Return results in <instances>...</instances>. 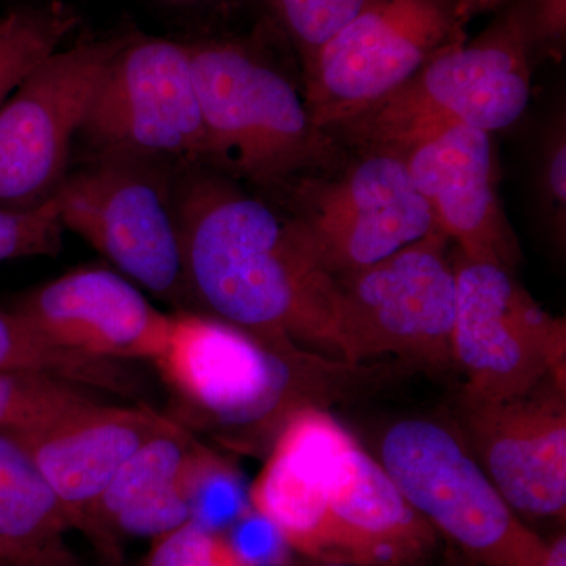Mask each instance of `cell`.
<instances>
[{
    "label": "cell",
    "instance_id": "1",
    "mask_svg": "<svg viewBox=\"0 0 566 566\" xmlns=\"http://www.w3.org/2000/svg\"><path fill=\"white\" fill-rule=\"evenodd\" d=\"M193 311L337 356L334 281L275 202L207 166L177 175Z\"/></svg>",
    "mask_w": 566,
    "mask_h": 566
},
{
    "label": "cell",
    "instance_id": "2",
    "mask_svg": "<svg viewBox=\"0 0 566 566\" xmlns=\"http://www.w3.org/2000/svg\"><path fill=\"white\" fill-rule=\"evenodd\" d=\"M153 365L172 398V419L241 446L273 444L301 409H324L382 378L368 365L200 312H174L169 342Z\"/></svg>",
    "mask_w": 566,
    "mask_h": 566
},
{
    "label": "cell",
    "instance_id": "3",
    "mask_svg": "<svg viewBox=\"0 0 566 566\" xmlns=\"http://www.w3.org/2000/svg\"><path fill=\"white\" fill-rule=\"evenodd\" d=\"M188 48L208 167L270 192L348 156L315 125L304 87L259 35L208 36Z\"/></svg>",
    "mask_w": 566,
    "mask_h": 566
},
{
    "label": "cell",
    "instance_id": "4",
    "mask_svg": "<svg viewBox=\"0 0 566 566\" xmlns=\"http://www.w3.org/2000/svg\"><path fill=\"white\" fill-rule=\"evenodd\" d=\"M536 54L526 18L509 2L474 40L442 51L398 91L331 134L353 150L400 147L444 125L502 132L526 114Z\"/></svg>",
    "mask_w": 566,
    "mask_h": 566
},
{
    "label": "cell",
    "instance_id": "5",
    "mask_svg": "<svg viewBox=\"0 0 566 566\" xmlns=\"http://www.w3.org/2000/svg\"><path fill=\"white\" fill-rule=\"evenodd\" d=\"M270 193L331 277L374 266L436 230L400 148H353L337 166L300 175Z\"/></svg>",
    "mask_w": 566,
    "mask_h": 566
},
{
    "label": "cell",
    "instance_id": "6",
    "mask_svg": "<svg viewBox=\"0 0 566 566\" xmlns=\"http://www.w3.org/2000/svg\"><path fill=\"white\" fill-rule=\"evenodd\" d=\"M139 159L87 158L54 199L63 230L102 253L112 270L174 312H196L188 281L177 175Z\"/></svg>",
    "mask_w": 566,
    "mask_h": 566
},
{
    "label": "cell",
    "instance_id": "7",
    "mask_svg": "<svg viewBox=\"0 0 566 566\" xmlns=\"http://www.w3.org/2000/svg\"><path fill=\"white\" fill-rule=\"evenodd\" d=\"M379 463L438 535L482 566H542L546 539L513 512L464 439L427 419L394 423Z\"/></svg>",
    "mask_w": 566,
    "mask_h": 566
},
{
    "label": "cell",
    "instance_id": "8",
    "mask_svg": "<svg viewBox=\"0 0 566 566\" xmlns=\"http://www.w3.org/2000/svg\"><path fill=\"white\" fill-rule=\"evenodd\" d=\"M449 244L434 230L374 266L333 277L338 359L395 356L431 370L452 367L457 277Z\"/></svg>",
    "mask_w": 566,
    "mask_h": 566
},
{
    "label": "cell",
    "instance_id": "9",
    "mask_svg": "<svg viewBox=\"0 0 566 566\" xmlns=\"http://www.w3.org/2000/svg\"><path fill=\"white\" fill-rule=\"evenodd\" d=\"M77 139L87 158L139 159L174 170L208 167L188 41L123 36Z\"/></svg>",
    "mask_w": 566,
    "mask_h": 566
},
{
    "label": "cell",
    "instance_id": "10",
    "mask_svg": "<svg viewBox=\"0 0 566 566\" xmlns=\"http://www.w3.org/2000/svg\"><path fill=\"white\" fill-rule=\"evenodd\" d=\"M465 25L450 0H370L301 74L315 125L331 134L381 102L468 40Z\"/></svg>",
    "mask_w": 566,
    "mask_h": 566
},
{
    "label": "cell",
    "instance_id": "11",
    "mask_svg": "<svg viewBox=\"0 0 566 566\" xmlns=\"http://www.w3.org/2000/svg\"><path fill=\"white\" fill-rule=\"evenodd\" d=\"M457 277L453 365L463 392L486 400L516 397L547 378L566 385V327L539 307L499 264L453 253Z\"/></svg>",
    "mask_w": 566,
    "mask_h": 566
},
{
    "label": "cell",
    "instance_id": "12",
    "mask_svg": "<svg viewBox=\"0 0 566 566\" xmlns=\"http://www.w3.org/2000/svg\"><path fill=\"white\" fill-rule=\"evenodd\" d=\"M122 41L82 40L52 52L0 104V208L31 210L59 191L93 95Z\"/></svg>",
    "mask_w": 566,
    "mask_h": 566
},
{
    "label": "cell",
    "instance_id": "13",
    "mask_svg": "<svg viewBox=\"0 0 566 566\" xmlns=\"http://www.w3.org/2000/svg\"><path fill=\"white\" fill-rule=\"evenodd\" d=\"M314 485L323 523L312 560L420 566L433 554L438 534L335 419L319 434Z\"/></svg>",
    "mask_w": 566,
    "mask_h": 566
},
{
    "label": "cell",
    "instance_id": "14",
    "mask_svg": "<svg viewBox=\"0 0 566 566\" xmlns=\"http://www.w3.org/2000/svg\"><path fill=\"white\" fill-rule=\"evenodd\" d=\"M565 389L547 378L502 400L460 395L465 444L516 515L565 520Z\"/></svg>",
    "mask_w": 566,
    "mask_h": 566
},
{
    "label": "cell",
    "instance_id": "15",
    "mask_svg": "<svg viewBox=\"0 0 566 566\" xmlns=\"http://www.w3.org/2000/svg\"><path fill=\"white\" fill-rule=\"evenodd\" d=\"M438 232L475 262L515 270L521 252L499 196L494 134L444 125L400 145Z\"/></svg>",
    "mask_w": 566,
    "mask_h": 566
},
{
    "label": "cell",
    "instance_id": "16",
    "mask_svg": "<svg viewBox=\"0 0 566 566\" xmlns=\"http://www.w3.org/2000/svg\"><path fill=\"white\" fill-rule=\"evenodd\" d=\"M10 311L51 344L111 363H155L174 326V312L107 266L69 271L22 294Z\"/></svg>",
    "mask_w": 566,
    "mask_h": 566
},
{
    "label": "cell",
    "instance_id": "17",
    "mask_svg": "<svg viewBox=\"0 0 566 566\" xmlns=\"http://www.w3.org/2000/svg\"><path fill=\"white\" fill-rule=\"evenodd\" d=\"M177 420L150 405L102 400L29 434L24 442L57 495L71 527L95 543L99 499L118 471L155 436Z\"/></svg>",
    "mask_w": 566,
    "mask_h": 566
},
{
    "label": "cell",
    "instance_id": "18",
    "mask_svg": "<svg viewBox=\"0 0 566 566\" xmlns=\"http://www.w3.org/2000/svg\"><path fill=\"white\" fill-rule=\"evenodd\" d=\"M196 439L177 422L145 442L114 476L95 513L93 546L106 560H120L123 538L156 539L189 523L181 475Z\"/></svg>",
    "mask_w": 566,
    "mask_h": 566
},
{
    "label": "cell",
    "instance_id": "19",
    "mask_svg": "<svg viewBox=\"0 0 566 566\" xmlns=\"http://www.w3.org/2000/svg\"><path fill=\"white\" fill-rule=\"evenodd\" d=\"M65 509L18 436L0 433V560L84 566L71 549Z\"/></svg>",
    "mask_w": 566,
    "mask_h": 566
},
{
    "label": "cell",
    "instance_id": "20",
    "mask_svg": "<svg viewBox=\"0 0 566 566\" xmlns=\"http://www.w3.org/2000/svg\"><path fill=\"white\" fill-rule=\"evenodd\" d=\"M0 370L48 375L129 403L147 405V382L132 364L92 359L51 344L10 308H0Z\"/></svg>",
    "mask_w": 566,
    "mask_h": 566
},
{
    "label": "cell",
    "instance_id": "21",
    "mask_svg": "<svg viewBox=\"0 0 566 566\" xmlns=\"http://www.w3.org/2000/svg\"><path fill=\"white\" fill-rule=\"evenodd\" d=\"M80 25L76 11L61 2L22 7L0 17V104L41 61Z\"/></svg>",
    "mask_w": 566,
    "mask_h": 566
},
{
    "label": "cell",
    "instance_id": "22",
    "mask_svg": "<svg viewBox=\"0 0 566 566\" xmlns=\"http://www.w3.org/2000/svg\"><path fill=\"white\" fill-rule=\"evenodd\" d=\"M181 480L189 523L203 531L226 534L251 510L249 486L240 469L199 439L186 457Z\"/></svg>",
    "mask_w": 566,
    "mask_h": 566
},
{
    "label": "cell",
    "instance_id": "23",
    "mask_svg": "<svg viewBox=\"0 0 566 566\" xmlns=\"http://www.w3.org/2000/svg\"><path fill=\"white\" fill-rule=\"evenodd\" d=\"M106 397L52 376L0 370V433L29 434L43 430Z\"/></svg>",
    "mask_w": 566,
    "mask_h": 566
},
{
    "label": "cell",
    "instance_id": "24",
    "mask_svg": "<svg viewBox=\"0 0 566 566\" xmlns=\"http://www.w3.org/2000/svg\"><path fill=\"white\" fill-rule=\"evenodd\" d=\"M531 199L536 222L554 244L566 238V117L557 109L536 134Z\"/></svg>",
    "mask_w": 566,
    "mask_h": 566
},
{
    "label": "cell",
    "instance_id": "25",
    "mask_svg": "<svg viewBox=\"0 0 566 566\" xmlns=\"http://www.w3.org/2000/svg\"><path fill=\"white\" fill-rule=\"evenodd\" d=\"M286 43L297 55L301 70L335 33L356 18L370 0H262Z\"/></svg>",
    "mask_w": 566,
    "mask_h": 566
},
{
    "label": "cell",
    "instance_id": "26",
    "mask_svg": "<svg viewBox=\"0 0 566 566\" xmlns=\"http://www.w3.org/2000/svg\"><path fill=\"white\" fill-rule=\"evenodd\" d=\"M63 227L54 197L31 210L0 208V263L29 256H55Z\"/></svg>",
    "mask_w": 566,
    "mask_h": 566
},
{
    "label": "cell",
    "instance_id": "27",
    "mask_svg": "<svg viewBox=\"0 0 566 566\" xmlns=\"http://www.w3.org/2000/svg\"><path fill=\"white\" fill-rule=\"evenodd\" d=\"M140 566H244L227 542L226 535L212 534L191 523L153 539Z\"/></svg>",
    "mask_w": 566,
    "mask_h": 566
},
{
    "label": "cell",
    "instance_id": "28",
    "mask_svg": "<svg viewBox=\"0 0 566 566\" xmlns=\"http://www.w3.org/2000/svg\"><path fill=\"white\" fill-rule=\"evenodd\" d=\"M223 535L244 566L289 564L292 549L286 545L281 531L252 506Z\"/></svg>",
    "mask_w": 566,
    "mask_h": 566
},
{
    "label": "cell",
    "instance_id": "29",
    "mask_svg": "<svg viewBox=\"0 0 566 566\" xmlns=\"http://www.w3.org/2000/svg\"><path fill=\"white\" fill-rule=\"evenodd\" d=\"M526 18L536 48L560 59L566 40V0H510Z\"/></svg>",
    "mask_w": 566,
    "mask_h": 566
},
{
    "label": "cell",
    "instance_id": "30",
    "mask_svg": "<svg viewBox=\"0 0 566 566\" xmlns=\"http://www.w3.org/2000/svg\"><path fill=\"white\" fill-rule=\"evenodd\" d=\"M509 2L510 0H450V3L455 7L457 13L465 22L474 20L488 11H497Z\"/></svg>",
    "mask_w": 566,
    "mask_h": 566
},
{
    "label": "cell",
    "instance_id": "31",
    "mask_svg": "<svg viewBox=\"0 0 566 566\" xmlns=\"http://www.w3.org/2000/svg\"><path fill=\"white\" fill-rule=\"evenodd\" d=\"M542 566H566V536L558 534L556 538L546 543L545 556Z\"/></svg>",
    "mask_w": 566,
    "mask_h": 566
},
{
    "label": "cell",
    "instance_id": "32",
    "mask_svg": "<svg viewBox=\"0 0 566 566\" xmlns=\"http://www.w3.org/2000/svg\"><path fill=\"white\" fill-rule=\"evenodd\" d=\"M159 2L177 7H211L229 6V3L241 2V0H159Z\"/></svg>",
    "mask_w": 566,
    "mask_h": 566
},
{
    "label": "cell",
    "instance_id": "33",
    "mask_svg": "<svg viewBox=\"0 0 566 566\" xmlns=\"http://www.w3.org/2000/svg\"><path fill=\"white\" fill-rule=\"evenodd\" d=\"M316 566H357V565H349V564H318V562H315Z\"/></svg>",
    "mask_w": 566,
    "mask_h": 566
},
{
    "label": "cell",
    "instance_id": "34",
    "mask_svg": "<svg viewBox=\"0 0 566 566\" xmlns=\"http://www.w3.org/2000/svg\"><path fill=\"white\" fill-rule=\"evenodd\" d=\"M0 566H9V565L3 564V562H2V560H0Z\"/></svg>",
    "mask_w": 566,
    "mask_h": 566
}]
</instances>
